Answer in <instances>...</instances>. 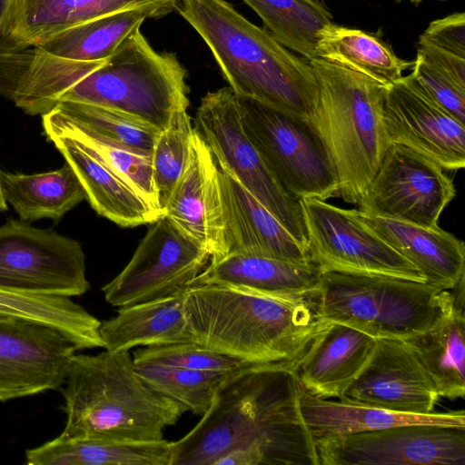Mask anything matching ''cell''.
Instances as JSON below:
<instances>
[{"instance_id": "cell-3", "label": "cell", "mask_w": 465, "mask_h": 465, "mask_svg": "<svg viewBox=\"0 0 465 465\" xmlns=\"http://www.w3.org/2000/svg\"><path fill=\"white\" fill-rule=\"evenodd\" d=\"M175 10L204 41L236 95L314 121L318 84L305 59L225 0H180Z\"/></svg>"}, {"instance_id": "cell-44", "label": "cell", "mask_w": 465, "mask_h": 465, "mask_svg": "<svg viewBox=\"0 0 465 465\" xmlns=\"http://www.w3.org/2000/svg\"><path fill=\"white\" fill-rule=\"evenodd\" d=\"M7 0H0V16L5 9V5L6 4Z\"/></svg>"}, {"instance_id": "cell-2", "label": "cell", "mask_w": 465, "mask_h": 465, "mask_svg": "<svg viewBox=\"0 0 465 465\" xmlns=\"http://www.w3.org/2000/svg\"><path fill=\"white\" fill-rule=\"evenodd\" d=\"M193 342L252 364L292 365L325 326L319 289L273 294L206 283L185 291Z\"/></svg>"}, {"instance_id": "cell-43", "label": "cell", "mask_w": 465, "mask_h": 465, "mask_svg": "<svg viewBox=\"0 0 465 465\" xmlns=\"http://www.w3.org/2000/svg\"><path fill=\"white\" fill-rule=\"evenodd\" d=\"M1 172V169H0ZM8 209L7 203L4 198L2 187H1V182H0V212H5Z\"/></svg>"}, {"instance_id": "cell-1", "label": "cell", "mask_w": 465, "mask_h": 465, "mask_svg": "<svg viewBox=\"0 0 465 465\" xmlns=\"http://www.w3.org/2000/svg\"><path fill=\"white\" fill-rule=\"evenodd\" d=\"M301 392L287 365L233 372L200 421L171 441L170 465H320Z\"/></svg>"}, {"instance_id": "cell-33", "label": "cell", "mask_w": 465, "mask_h": 465, "mask_svg": "<svg viewBox=\"0 0 465 465\" xmlns=\"http://www.w3.org/2000/svg\"><path fill=\"white\" fill-rule=\"evenodd\" d=\"M42 125L47 138L66 136L85 145L162 213L153 183L151 154L100 137L54 108L42 115Z\"/></svg>"}, {"instance_id": "cell-8", "label": "cell", "mask_w": 465, "mask_h": 465, "mask_svg": "<svg viewBox=\"0 0 465 465\" xmlns=\"http://www.w3.org/2000/svg\"><path fill=\"white\" fill-rule=\"evenodd\" d=\"M237 96L242 129L283 189L298 200L339 197V179L315 124Z\"/></svg>"}, {"instance_id": "cell-42", "label": "cell", "mask_w": 465, "mask_h": 465, "mask_svg": "<svg viewBox=\"0 0 465 465\" xmlns=\"http://www.w3.org/2000/svg\"><path fill=\"white\" fill-rule=\"evenodd\" d=\"M417 54L432 65L465 84V58L436 45L422 35L419 36Z\"/></svg>"}, {"instance_id": "cell-7", "label": "cell", "mask_w": 465, "mask_h": 465, "mask_svg": "<svg viewBox=\"0 0 465 465\" xmlns=\"http://www.w3.org/2000/svg\"><path fill=\"white\" fill-rule=\"evenodd\" d=\"M319 293L326 321L374 339L406 340L438 324L455 305L450 291L388 276L322 272Z\"/></svg>"}, {"instance_id": "cell-40", "label": "cell", "mask_w": 465, "mask_h": 465, "mask_svg": "<svg viewBox=\"0 0 465 465\" xmlns=\"http://www.w3.org/2000/svg\"><path fill=\"white\" fill-rule=\"evenodd\" d=\"M411 74L423 91L460 122L465 120V84L427 62L419 54Z\"/></svg>"}, {"instance_id": "cell-29", "label": "cell", "mask_w": 465, "mask_h": 465, "mask_svg": "<svg viewBox=\"0 0 465 465\" xmlns=\"http://www.w3.org/2000/svg\"><path fill=\"white\" fill-rule=\"evenodd\" d=\"M464 310L453 311L438 324L403 340L440 397L455 400L465 394Z\"/></svg>"}, {"instance_id": "cell-24", "label": "cell", "mask_w": 465, "mask_h": 465, "mask_svg": "<svg viewBox=\"0 0 465 465\" xmlns=\"http://www.w3.org/2000/svg\"><path fill=\"white\" fill-rule=\"evenodd\" d=\"M80 180L86 200L100 215L122 227L152 223L163 214L93 151L66 136L47 138Z\"/></svg>"}, {"instance_id": "cell-30", "label": "cell", "mask_w": 465, "mask_h": 465, "mask_svg": "<svg viewBox=\"0 0 465 465\" xmlns=\"http://www.w3.org/2000/svg\"><path fill=\"white\" fill-rule=\"evenodd\" d=\"M28 465H170L171 442L74 440L60 436L27 450Z\"/></svg>"}, {"instance_id": "cell-28", "label": "cell", "mask_w": 465, "mask_h": 465, "mask_svg": "<svg viewBox=\"0 0 465 465\" xmlns=\"http://www.w3.org/2000/svg\"><path fill=\"white\" fill-rule=\"evenodd\" d=\"M4 198L24 222L47 218L58 222L86 200L85 191L73 168L65 162L59 169L25 174L0 172Z\"/></svg>"}, {"instance_id": "cell-35", "label": "cell", "mask_w": 465, "mask_h": 465, "mask_svg": "<svg viewBox=\"0 0 465 465\" xmlns=\"http://www.w3.org/2000/svg\"><path fill=\"white\" fill-rule=\"evenodd\" d=\"M242 1L277 42L307 62L315 58L317 33L332 22L331 13L319 0Z\"/></svg>"}, {"instance_id": "cell-10", "label": "cell", "mask_w": 465, "mask_h": 465, "mask_svg": "<svg viewBox=\"0 0 465 465\" xmlns=\"http://www.w3.org/2000/svg\"><path fill=\"white\" fill-rule=\"evenodd\" d=\"M308 261L321 272L388 276L425 282L420 271L364 224L356 209L302 199Z\"/></svg>"}, {"instance_id": "cell-18", "label": "cell", "mask_w": 465, "mask_h": 465, "mask_svg": "<svg viewBox=\"0 0 465 465\" xmlns=\"http://www.w3.org/2000/svg\"><path fill=\"white\" fill-rule=\"evenodd\" d=\"M218 173L212 152L194 129L188 163L163 213L208 252L210 262L227 254Z\"/></svg>"}, {"instance_id": "cell-19", "label": "cell", "mask_w": 465, "mask_h": 465, "mask_svg": "<svg viewBox=\"0 0 465 465\" xmlns=\"http://www.w3.org/2000/svg\"><path fill=\"white\" fill-rule=\"evenodd\" d=\"M179 0H7L0 16V51L39 45L81 24L137 9L155 8L165 15Z\"/></svg>"}, {"instance_id": "cell-5", "label": "cell", "mask_w": 465, "mask_h": 465, "mask_svg": "<svg viewBox=\"0 0 465 465\" xmlns=\"http://www.w3.org/2000/svg\"><path fill=\"white\" fill-rule=\"evenodd\" d=\"M308 63L319 91L313 122L335 164L339 197L357 205L390 145L383 126L388 85L321 58Z\"/></svg>"}, {"instance_id": "cell-38", "label": "cell", "mask_w": 465, "mask_h": 465, "mask_svg": "<svg viewBox=\"0 0 465 465\" xmlns=\"http://www.w3.org/2000/svg\"><path fill=\"white\" fill-rule=\"evenodd\" d=\"M193 132L187 109H181L173 114L155 140L151 154L153 177L163 213L188 163Z\"/></svg>"}, {"instance_id": "cell-32", "label": "cell", "mask_w": 465, "mask_h": 465, "mask_svg": "<svg viewBox=\"0 0 465 465\" xmlns=\"http://www.w3.org/2000/svg\"><path fill=\"white\" fill-rule=\"evenodd\" d=\"M164 15L155 8L126 10L76 25L36 46L73 60H106L147 18Z\"/></svg>"}, {"instance_id": "cell-27", "label": "cell", "mask_w": 465, "mask_h": 465, "mask_svg": "<svg viewBox=\"0 0 465 465\" xmlns=\"http://www.w3.org/2000/svg\"><path fill=\"white\" fill-rule=\"evenodd\" d=\"M185 291L176 295L121 307L101 323L104 348L130 351L137 346L193 342L184 310Z\"/></svg>"}, {"instance_id": "cell-16", "label": "cell", "mask_w": 465, "mask_h": 465, "mask_svg": "<svg viewBox=\"0 0 465 465\" xmlns=\"http://www.w3.org/2000/svg\"><path fill=\"white\" fill-rule=\"evenodd\" d=\"M383 126L389 144H401L456 171L465 165V124L437 104L403 75L387 86Z\"/></svg>"}, {"instance_id": "cell-22", "label": "cell", "mask_w": 465, "mask_h": 465, "mask_svg": "<svg viewBox=\"0 0 465 465\" xmlns=\"http://www.w3.org/2000/svg\"><path fill=\"white\" fill-rule=\"evenodd\" d=\"M218 169L227 254L243 252L310 262L305 248L279 220L234 177Z\"/></svg>"}, {"instance_id": "cell-17", "label": "cell", "mask_w": 465, "mask_h": 465, "mask_svg": "<svg viewBox=\"0 0 465 465\" xmlns=\"http://www.w3.org/2000/svg\"><path fill=\"white\" fill-rule=\"evenodd\" d=\"M440 396L403 340L376 339L372 353L338 400L388 411L427 414Z\"/></svg>"}, {"instance_id": "cell-12", "label": "cell", "mask_w": 465, "mask_h": 465, "mask_svg": "<svg viewBox=\"0 0 465 465\" xmlns=\"http://www.w3.org/2000/svg\"><path fill=\"white\" fill-rule=\"evenodd\" d=\"M150 224L129 262L101 288L114 307L183 292L210 262L208 252L165 216Z\"/></svg>"}, {"instance_id": "cell-34", "label": "cell", "mask_w": 465, "mask_h": 465, "mask_svg": "<svg viewBox=\"0 0 465 465\" xmlns=\"http://www.w3.org/2000/svg\"><path fill=\"white\" fill-rule=\"evenodd\" d=\"M0 317L25 318L54 326L70 336L79 350L104 348L99 331L102 322L71 297L0 290Z\"/></svg>"}, {"instance_id": "cell-36", "label": "cell", "mask_w": 465, "mask_h": 465, "mask_svg": "<svg viewBox=\"0 0 465 465\" xmlns=\"http://www.w3.org/2000/svg\"><path fill=\"white\" fill-rule=\"evenodd\" d=\"M134 362L140 377L153 390L180 403L186 411L202 416L211 408L221 386L233 373Z\"/></svg>"}, {"instance_id": "cell-15", "label": "cell", "mask_w": 465, "mask_h": 465, "mask_svg": "<svg viewBox=\"0 0 465 465\" xmlns=\"http://www.w3.org/2000/svg\"><path fill=\"white\" fill-rule=\"evenodd\" d=\"M60 329L19 317H0V401L55 390L75 352Z\"/></svg>"}, {"instance_id": "cell-4", "label": "cell", "mask_w": 465, "mask_h": 465, "mask_svg": "<svg viewBox=\"0 0 465 465\" xmlns=\"http://www.w3.org/2000/svg\"><path fill=\"white\" fill-rule=\"evenodd\" d=\"M63 390L65 426L74 440L154 441L186 411L153 390L129 351L74 355Z\"/></svg>"}, {"instance_id": "cell-11", "label": "cell", "mask_w": 465, "mask_h": 465, "mask_svg": "<svg viewBox=\"0 0 465 465\" xmlns=\"http://www.w3.org/2000/svg\"><path fill=\"white\" fill-rule=\"evenodd\" d=\"M89 288L78 241L22 220L0 226V290L73 297Z\"/></svg>"}, {"instance_id": "cell-23", "label": "cell", "mask_w": 465, "mask_h": 465, "mask_svg": "<svg viewBox=\"0 0 465 465\" xmlns=\"http://www.w3.org/2000/svg\"><path fill=\"white\" fill-rule=\"evenodd\" d=\"M360 220L399 254L413 264L425 282L450 291L464 278L463 241L440 226L424 227L371 216L356 210Z\"/></svg>"}, {"instance_id": "cell-9", "label": "cell", "mask_w": 465, "mask_h": 465, "mask_svg": "<svg viewBox=\"0 0 465 465\" xmlns=\"http://www.w3.org/2000/svg\"><path fill=\"white\" fill-rule=\"evenodd\" d=\"M194 129L206 143L218 167L234 177L306 251L301 201L283 189L245 134L237 96L229 86L208 92L201 99Z\"/></svg>"}, {"instance_id": "cell-39", "label": "cell", "mask_w": 465, "mask_h": 465, "mask_svg": "<svg viewBox=\"0 0 465 465\" xmlns=\"http://www.w3.org/2000/svg\"><path fill=\"white\" fill-rule=\"evenodd\" d=\"M134 361L160 363L197 371L234 372L252 365L203 347L195 342L147 346L134 351Z\"/></svg>"}, {"instance_id": "cell-25", "label": "cell", "mask_w": 465, "mask_h": 465, "mask_svg": "<svg viewBox=\"0 0 465 465\" xmlns=\"http://www.w3.org/2000/svg\"><path fill=\"white\" fill-rule=\"evenodd\" d=\"M300 405L304 421L314 440L401 425L432 424L465 428L463 410L427 414L398 412L319 398L302 389Z\"/></svg>"}, {"instance_id": "cell-31", "label": "cell", "mask_w": 465, "mask_h": 465, "mask_svg": "<svg viewBox=\"0 0 465 465\" xmlns=\"http://www.w3.org/2000/svg\"><path fill=\"white\" fill-rule=\"evenodd\" d=\"M315 57L363 74L390 85L411 68L413 61L398 57L379 36L333 22L317 33Z\"/></svg>"}, {"instance_id": "cell-37", "label": "cell", "mask_w": 465, "mask_h": 465, "mask_svg": "<svg viewBox=\"0 0 465 465\" xmlns=\"http://www.w3.org/2000/svg\"><path fill=\"white\" fill-rule=\"evenodd\" d=\"M54 109L100 137L149 154L160 133L135 117L105 106L66 101Z\"/></svg>"}, {"instance_id": "cell-41", "label": "cell", "mask_w": 465, "mask_h": 465, "mask_svg": "<svg viewBox=\"0 0 465 465\" xmlns=\"http://www.w3.org/2000/svg\"><path fill=\"white\" fill-rule=\"evenodd\" d=\"M421 35L436 45L465 58L464 12L431 21Z\"/></svg>"}, {"instance_id": "cell-46", "label": "cell", "mask_w": 465, "mask_h": 465, "mask_svg": "<svg viewBox=\"0 0 465 465\" xmlns=\"http://www.w3.org/2000/svg\"><path fill=\"white\" fill-rule=\"evenodd\" d=\"M322 1V0H321Z\"/></svg>"}, {"instance_id": "cell-26", "label": "cell", "mask_w": 465, "mask_h": 465, "mask_svg": "<svg viewBox=\"0 0 465 465\" xmlns=\"http://www.w3.org/2000/svg\"><path fill=\"white\" fill-rule=\"evenodd\" d=\"M322 272L311 262L232 252L209 262L192 285L216 283L273 294L316 291Z\"/></svg>"}, {"instance_id": "cell-13", "label": "cell", "mask_w": 465, "mask_h": 465, "mask_svg": "<svg viewBox=\"0 0 465 465\" xmlns=\"http://www.w3.org/2000/svg\"><path fill=\"white\" fill-rule=\"evenodd\" d=\"M443 170L404 145L390 144L357 210L420 226H439L442 211L456 195L453 181Z\"/></svg>"}, {"instance_id": "cell-45", "label": "cell", "mask_w": 465, "mask_h": 465, "mask_svg": "<svg viewBox=\"0 0 465 465\" xmlns=\"http://www.w3.org/2000/svg\"><path fill=\"white\" fill-rule=\"evenodd\" d=\"M399 1H401V0H399ZM410 1L411 3H413V4H419L420 2H422L423 0H408ZM440 1H445V0H440Z\"/></svg>"}, {"instance_id": "cell-14", "label": "cell", "mask_w": 465, "mask_h": 465, "mask_svg": "<svg viewBox=\"0 0 465 465\" xmlns=\"http://www.w3.org/2000/svg\"><path fill=\"white\" fill-rule=\"evenodd\" d=\"M320 465H465V428L417 424L315 439Z\"/></svg>"}, {"instance_id": "cell-21", "label": "cell", "mask_w": 465, "mask_h": 465, "mask_svg": "<svg viewBox=\"0 0 465 465\" xmlns=\"http://www.w3.org/2000/svg\"><path fill=\"white\" fill-rule=\"evenodd\" d=\"M375 342L355 328L327 321L292 369L304 391L340 399L369 361Z\"/></svg>"}, {"instance_id": "cell-6", "label": "cell", "mask_w": 465, "mask_h": 465, "mask_svg": "<svg viewBox=\"0 0 465 465\" xmlns=\"http://www.w3.org/2000/svg\"><path fill=\"white\" fill-rule=\"evenodd\" d=\"M140 29L104 65L67 90L60 102L105 106L160 131L166 128L176 111L188 108L187 71L175 53L156 51Z\"/></svg>"}, {"instance_id": "cell-20", "label": "cell", "mask_w": 465, "mask_h": 465, "mask_svg": "<svg viewBox=\"0 0 465 465\" xmlns=\"http://www.w3.org/2000/svg\"><path fill=\"white\" fill-rule=\"evenodd\" d=\"M106 60L78 61L33 46L0 51V96L29 115L52 111L63 94Z\"/></svg>"}]
</instances>
